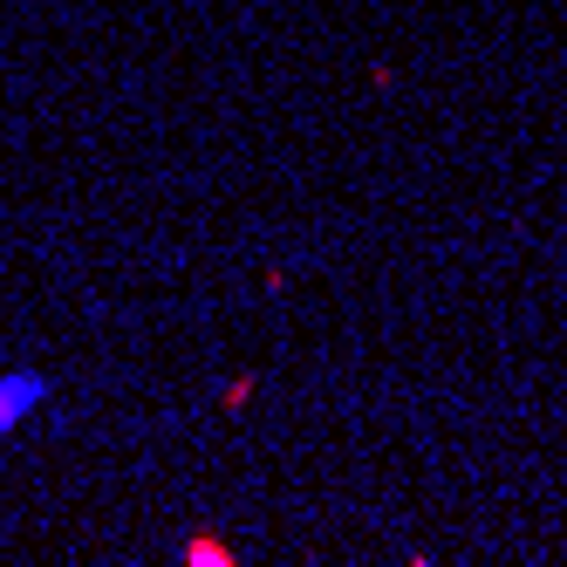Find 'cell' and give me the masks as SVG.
<instances>
[{"instance_id": "cell-1", "label": "cell", "mask_w": 567, "mask_h": 567, "mask_svg": "<svg viewBox=\"0 0 567 567\" xmlns=\"http://www.w3.org/2000/svg\"><path fill=\"white\" fill-rule=\"evenodd\" d=\"M49 377L42 370H0V437L21 431L28 417H42V403H49Z\"/></svg>"}]
</instances>
